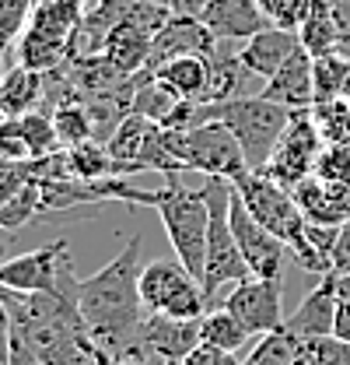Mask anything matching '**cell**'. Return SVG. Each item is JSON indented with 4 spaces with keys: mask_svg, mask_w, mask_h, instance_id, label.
<instances>
[{
    "mask_svg": "<svg viewBox=\"0 0 350 365\" xmlns=\"http://www.w3.org/2000/svg\"><path fill=\"white\" fill-rule=\"evenodd\" d=\"M140 235H133L123 253H116L102 271L78 284V309L109 365L123 359H144L140 323L147 309L140 302Z\"/></svg>",
    "mask_w": 350,
    "mask_h": 365,
    "instance_id": "1",
    "label": "cell"
},
{
    "mask_svg": "<svg viewBox=\"0 0 350 365\" xmlns=\"http://www.w3.org/2000/svg\"><path fill=\"white\" fill-rule=\"evenodd\" d=\"M231 186H235V193L242 197V204L249 207V215H253L266 232H273V235L295 253V260H298L305 271L319 274V277L329 274V260L312 246L305 215H302V207L295 204V197H291L287 186L273 182L266 173H256V169H249L245 176H238Z\"/></svg>",
    "mask_w": 350,
    "mask_h": 365,
    "instance_id": "2",
    "label": "cell"
},
{
    "mask_svg": "<svg viewBox=\"0 0 350 365\" xmlns=\"http://www.w3.org/2000/svg\"><path fill=\"white\" fill-rule=\"evenodd\" d=\"M151 207L158 211V218L165 225L175 260L200 281L203 264H207V225H211L203 186L189 190V186H182L175 173H165V182L158 190H151Z\"/></svg>",
    "mask_w": 350,
    "mask_h": 365,
    "instance_id": "3",
    "label": "cell"
},
{
    "mask_svg": "<svg viewBox=\"0 0 350 365\" xmlns=\"http://www.w3.org/2000/svg\"><path fill=\"white\" fill-rule=\"evenodd\" d=\"M85 11L88 0H36L28 29L18 43V63L49 74L74 60Z\"/></svg>",
    "mask_w": 350,
    "mask_h": 365,
    "instance_id": "4",
    "label": "cell"
},
{
    "mask_svg": "<svg viewBox=\"0 0 350 365\" xmlns=\"http://www.w3.org/2000/svg\"><path fill=\"white\" fill-rule=\"evenodd\" d=\"M207 106H211V120H221L235 134L249 169H256V173L270 162L277 140H280V134L287 130V123L295 116V109L277 106L266 95H238V98L207 102Z\"/></svg>",
    "mask_w": 350,
    "mask_h": 365,
    "instance_id": "5",
    "label": "cell"
},
{
    "mask_svg": "<svg viewBox=\"0 0 350 365\" xmlns=\"http://www.w3.org/2000/svg\"><path fill=\"white\" fill-rule=\"evenodd\" d=\"M203 193H207V211H211V225H207V264H203V277H200V288L214 309V299L224 284H238L249 274V264L242 260L238 253V239L231 232V218H228V204H231V180H218V176H207L203 182Z\"/></svg>",
    "mask_w": 350,
    "mask_h": 365,
    "instance_id": "6",
    "label": "cell"
},
{
    "mask_svg": "<svg viewBox=\"0 0 350 365\" xmlns=\"http://www.w3.org/2000/svg\"><path fill=\"white\" fill-rule=\"evenodd\" d=\"M67 239H53L32 253H18L0 260V288L7 292H53V295H74L78 299V277H74V260L67 253Z\"/></svg>",
    "mask_w": 350,
    "mask_h": 365,
    "instance_id": "7",
    "label": "cell"
},
{
    "mask_svg": "<svg viewBox=\"0 0 350 365\" xmlns=\"http://www.w3.org/2000/svg\"><path fill=\"white\" fill-rule=\"evenodd\" d=\"M140 302L147 313H165L175 319H200L211 302L200 281L179 260H151L140 271Z\"/></svg>",
    "mask_w": 350,
    "mask_h": 365,
    "instance_id": "8",
    "label": "cell"
},
{
    "mask_svg": "<svg viewBox=\"0 0 350 365\" xmlns=\"http://www.w3.org/2000/svg\"><path fill=\"white\" fill-rule=\"evenodd\" d=\"M179 151H182L186 169H196L203 176L235 182L238 176L249 173V162H245L238 140L221 120H207L193 130H179Z\"/></svg>",
    "mask_w": 350,
    "mask_h": 365,
    "instance_id": "9",
    "label": "cell"
},
{
    "mask_svg": "<svg viewBox=\"0 0 350 365\" xmlns=\"http://www.w3.org/2000/svg\"><path fill=\"white\" fill-rule=\"evenodd\" d=\"M322 148H326V140H322L315 120H312V109H302V113L291 116L287 130L280 134L270 162L262 165L260 173H266L273 182H280V186L291 190V186H298L302 180L315 176V162H319Z\"/></svg>",
    "mask_w": 350,
    "mask_h": 365,
    "instance_id": "10",
    "label": "cell"
},
{
    "mask_svg": "<svg viewBox=\"0 0 350 365\" xmlns=\"http://www.w3.org/2000/svg\"><path fill=\"white\" fill-rule=\"evenodd\" d=\"M221 306L253 337L273 334L287 319V313H284V277H245L224 295Z\"/></svg>",
    "mask_w": 350,
    "mask_h": 365,
    "instance_id": "11",
    "label": "cell"
},
{
    "mask_svg": "<svg viewBox=\"0 0 350 365\" xmlns=\"http://www.w3.org/2000/svg\"><path fill=\"white\" fill-rule=\"evenodd\" d=\"M228 218H231V232H235V239H238V253H242V260L249 264V274H253V277H284L287 253H291V250L249 215V207L242 204V197L235 193V186H231Z\"/></svg>",
    "mask_w": 350,
    "mask_h": 365,
    "instance_id": "12",
    "label": "cell"
},
{
    "mask_svg": "<svg viewBox=\"0 0 350 365\" xmlns=\"http://www.w3.org/2000/svg\"><path fill=\"white\" fill-rule=\"evenodd\" d=\"M200 344V319H175L165 313H144L140 355L147 362H182Z\"/></svg>",
    "mask_w": 350,
    "mask_h": 365,
    "instance_id": "13",
    "label": "cell"
},
{
    "mask_svg": "<svg viewBox=\"0 0 350 365\" xmlns=\"http://www.w3.org/2000/svg\"><path fill=\"white\" fill-rule=\"evenodd\" d=\"M218 46V39L211 36V29L196 18V14H182L172 11V18L158 29L154 43H151V60L144 71H158L161 63H169L175 56H189V53H211Z\"/></svg>",
    "mask_w": 350,
    "mask_h": 365,
    "instance_id": "14",
    "label": "cell"
},
{
    "mask_svg": "<svg viewBox=\"0 0 350 365\" xmlns=\"http://www.w3.org/2000/svg\"><path fill=\"white\" fill-rule=\"evenodd\" d=\"M196 18L211 29L218 43H245L256 32L270 29V21L260 11V0H203Z\"/></svg>",
    "mask_w": 350,
    "mask_h": 365,
    "instance_id": "15",
    "label": "cell"
},
{
    "mask_svg": "<svg viewBox=\"0 0 350 365\" xmlns=\"http://www.w3.org/2000/svg\"><path fill=\"white\" fill-rule=\"evenodd\" d=\"M260 95H266L270 102L277 106H287L295 113L312 109L315 106V85H312V53L305 46H298L280 67L273 78H266Z\"/></svg>",
    "mask_w": 350,
    "mask_h": 365,
    "instance_id": "16",
    "label": "cell"
},
{
    "mask_svg": "<svg viewBox=\"0 0 350 365\" xmlns=\"http://www.w3.org/2000/svg\"><path fill=\"white\" fill-rule=\"evenodd\" d=\"M291 197L302 207L308 225L340 228L344 222H350V186H333L319 176H308L298 186H291Z\"/></svg>",
    "mask_w": 350,
    "mask_h": 365,
    "instance_id": "17",
    "label": "cell"
},
{
    "mask_svg": "<svg viewBox=\"0 0 350 365\" xmlns=\"http://www.w3.org/2000/svg\"><path fill=\"white\" fill-rule=\"evenodd\" d=\"M336 306H340L336 288H333L329 274H322V281H319L305 299L298 302V309L287 313L284 330H291V334L302 337V341L329 337V334H333V323H336Z\"/></svg>",
    "mask_w": 350,
    "mask_h": 365,
    "instance_id": "18",
    "label": "cell"
},
{
    "mask_svg": "<svg viewBox=\"0 0 350 365\" xmlns=\"http://www.w3.org/2000/svg\"><path fill=\"white\" fill-rule=\"evenodd\" d=\"M302 46L298 39V32H291V29H262L256 32L253 39H245V43L238 46V60H242V67L249 71V74H256V78H273L277 74V67L295 53Z\"/></svg>",
    "mask_w": 350,
    "mask_h": 365,
    "instance_id": "19",
    "label": "cell"
},
{
    "mask_svg": "<svg viewBox=\"0 0 350 365\" xmlns=\"http://www.w3.org/2000/svg\"><path fill=\"white\" fill-rule=\"evenodd\" d=\"M154 78L161 85H169L182 102H207V91H211V60H207V53L175 56V60L161 63L154 71Z\"/></svg>",
    "mask_w": 350,
    "mask_h": 365,
    "instance_id": "20",
    "label": "cell"
},
{
    "mask_svg": "<svg viewBox=\"0 0 350 365\" xmlns=\"http://www.w3.org/2000/svg\"><path fill=\"white\" fill-rule=\"evenodd\" d=\"M151 127H154L151 120H144V116H137V113H127V116L116 123V130L105 137V148H109V155H112L120 176H123V173H140L137 162H140V151H144V140L151 134Z\"/></svg>",
    "mask_w": 350,
    "mask_h": 365,
    "instance_id": "21",
    "label": "cell"
},
{
    "mask_svg": "<svg viewBox=\"0 0 350 365\" xmlns=\"http://www.w3.org/2000/svg\"><path fill=\"white\" fill-rule=\"evenodd\" d=\"M207 60H211V91H207V102H228V98L249 95V85L262 81V78L249 74V71L242 67L238 53L228 56V53H221L218 46H214V49L207 53Z\"/></svg>",
    "mask_w": 350,
    "mask_h": 365,
    "instance_id": "22",
    "label": "cell"
},
{
    "mask_svg": "<svg viewBox=\"0 0 350 365\" xmlns=\"http://www.w3.org/2000/svg\"><path fill=\"white\" fill-rule=\"evenodd\" d=\"M0 85H4V109L7 116H25L32 109H39L46 95V74L43 71H28V67H11L0 74Z\"/></svg>",
    "mask_w": 350,
    "mask_h": 365,
    "instance_id": "23",
    "label": "cell"
},
{
    "mask_svg": "<svg viewBox=\"0 0 350 365\" xmlns=\"http://www.w3.org/2000/svg\"><path fill=\"white\" fill-rule=\"evenodd\" d=\"M298 39L312 56H322V53H336L340 49V29H336V18H333V7L326 0H308V14L298 29Z\"/></svg>",
    "mask_w": 350,
    "mask_h": 365,
    "instance_id": "24",
    "label": "cell"
},
{
    "mask_svg": "<svg viewBox=\"0 0 350 365\" xmlns=\"http://www.w3.org/2000/svg\"><path fill=\"white\" fill-rule=\"evenodd\" d=\"M242 365H305V341L280 327L273 334H262Z\"/></svg>",
    "mask_w": 350,
    "mask_h": 365,
    "instance_id": "25",
    "label": "cell"
},
{
    "mask_svg": "<svg viewBox=\"0 0 350 365\" xmlns=\"http://www.w3.org/2000/svg\"><path fill=\"white\" fill-rule=\"evenodd\" d=\"M350 78V56L347 53H322L312 56V85H315V102H333L344 95V85Z\"/></svg>",
    "mask_w": 350,
    "mask_h": 365,
    "instance_id": "26",
    "label": "cell"
},
{
    "mask_svg": "<svg viewBox=\"0 0 350 365\" xmlns=\"http://www.w3.org/2000/svg\"><path fill=\"white\" fill-rule=\"evenodd\" d=\"M249 337H253V334L231 317L224 306H221V309H207V313L200 317V341H203V344H214V348H224V351H238Z\"/></svg>",
    "mask_w": 350,
    "mask_h": 365,
    "instance_id": "27",
    "label": "cell"
},
{
    "mask_svg": "<svg viewBox=\"0 0 350 365\" xmlns=\"http://www.w3.org/2000/svg\"><path fill=\"white\" fill-rule=\"evenodd\" d=\"M67 165L78 180H109V176H120L116 173V162L109 155V148L102 140H85V144H74L67 148Z\"/></svg>",
    "mask_w": 350,
    "mask_h": 365,
    "instance_id": "28",
    "label": "cell"
},
{
    "mask_svg": "<svg viewBox=\"0 0 350 365\" xmlns=\"http://www.w3.org/2000/svg\"><path fill=\"white\" fill-rule=\"evenodd\" d=\"M39 215H43V182H39V176H32L0 207V228L4 232H18V228H25L28 222H36Z\"/></svg>",
    "mask_w": 350,
    "mask_h": 365,
    "instance_id": "29",
    "label": "cell"
},
{
    "mask_svg": "<svg viewBox=\"0 0 350 365\" xmlns=\"http://www.w3.org/2000/svg\"><path fill=\"white\" fill-rule=\"evenodd\" d=\"M53 123H56L60 144H67V148L85 144V140H95V116H91L88 106H78V102H56Z\"/></svg>",
    "mask_w": 350,
    "mask_h": 365,
    "instance_id": "30",
    "label": "cell"
},
{
    "mask_svg": "<svg viewBox=\"0 0 350 365\" xmlns=\"http://www.w3.org/2000/svg\"><path fill=\"white\" fill-rule=\"evenodd\" d=\"M18 123H21V137H25V144H28V155H32V158H46V155L60 151V134H56L53 113L32 109V113L18 116Z\"/></svg>",
    "mask_w": 350,
    "mask_h": 365,
    "instance_id": "31",
    "label": "cell"
},
{
    "mask_svg": "<svg viewBox=\"0 0 350 365\" xmlns=\"http://www.w3.org/2000/svg\"><path fill=\"white\" fill-rule=\"evenodd\" d=\"M312 120L326 144H350V102L340 95L333 102H315Z\"/></svg>",
    "mask_w": 350,
    "mask_h": 365,
    "instance_id": "32",
    "label": "cell"
},
{
    "mask_svg": "<svg viewBox=\"0 0 350 365\" xmlns=\"http://www.w3.org/2000/svg\"><path fill=\"white\" fill-rule=\"evenodd\" d=\"M36 0H0V74H4V60L14 46L21 43L28 18H32Z\"/></svg>",
    "mask_w": 350,
    "mask_h": 365,
    "instance_id": "33",
    "label": "cell"
},
{
    "mask_svg": "<svg viewBox=\"0 0 350 365\" xmlns=\"http://www.w3.org/2000/svg\"><path fill=\"white\" fill-rule=\"evenodd\" d=\"M315 176L333 186H350V144H326L315 162Z\"/></svg>",
    "mask_w": 350,
    "mask_h": 365,
    "instance_id": "34",
    "label": "cell"
},
{
    "mask_svg": "<svg viewBox=\"0 0 350 365\" xmlns=\"http://www.w3.org/2000/svg\"><path fill=\"white\" fill-rule=\"evenodd\" d=\"M260 11L273 29H291V32H298L308 14V0H260Z\"/></svg>",
    "mask_w": 350,
    "mask_h": 365,
    "instance_id": "35",
    "label": "cell"
},
{
    "mask_svg": "<svg viewBox=\"0 0 350 365\" xmlns=\"http://www.w3.org/2000/svg\"><path fill=\"white\" fill-rule=\"evenodd\" d=\"M305 362L308 365H350V341H340L333 334L305 341Z\"/></svg>",
    "mask_w": 350,
    "mask_h": 365,
    "instance_id": "36",
    "label": "cell"
},
{
    "mask_svg": "<svg viewBox=\"0 0 350 365\" xmlns=\"http://www.w3.org/2000/svg\"><path fill=\"white\" fill-rule=\"evenodd\" d=\"M0 162H32L18 116H0Z\"/></svg>",
    "mask_w": 350,
    "mask_h": 365,
    "instance_id": "37",
    "label": "cell"
},
{
    "mask_svg": "<svg viewBox=\"0 0 350 365\" xmlns=\"http://www.w3.org/2000/svg\"><path fill=\"white\" fill-rule=\"evenodd\" d=\"M36 176V169H32V162H4L0 165V207L25 186V182Z\"/></svg>",
    "mask_w": 350,
    "mask_h": 365,
    "instance_id": "38",
    "label": "cell"
},
{
    "mask_svg": "<svg viewBox=\"0 0 350 365\" xmlns=\"http://www.w3.org/2000/svg\"><path fill=\"white\" fill-rule=\"evenodd\" d=\"M179 365H242V362H238L235 351H224V348H214V344H203L200 341Z\"/></svg>",
    "mask_w": 350,
    "mask_h": 365,
    "instance_id": "39",
    "label": "cell"
},
{
    "mask_svg": "<svg viewBox=\"0 0 350 365\" xmlns=\"http://www.w3.org/2000/svg\"><path fill=\"white\" fill-rule=\"evenodd\" d=\"M329 271L333 274L350 271V222H344L340 232H336V242H333V250H329Z\"/></svg>",
    "mask_w": 350,
    "mask_h": 365,
    "instance_id": "40",
    "label": "cell"
},
{
    "mask_svg": "<svg viewBox=\"0 0 350 365\" xmlns=\"http://www.w3.org/2000/svg\"><path fill=\"white\" fill-rule=\"evenodd\" d=\"M333 7V18H336V29H340V53L350 56V0H326Z\"/></svg>",
    "mask_w": 350,
    "mask_h": 365,
    "instance_id": "41",
    "label": "cell"
},
{
    "mask_svg": "<svg viewBox=\"0 0 350 365\" xmlns=\"http://www.w3.org/2000/svg\"><path fill=\"white\" fill-rule=\"evenodd\" d=\"M11 334H14V319H11V309L0 295V365L11 362Z\"/></svg>",
    "mask_w": 350,
    "mask_h": 365,
    "instance_id": "42",
    "label": "cell"
},
{
    "mask_svg": "<svg viewBox=\"0 0 350 365\" xmlns=\"http://www.w3.org/2000/svg\"><path fill=\"white\" fill-rule=\"evenodd\" d=\"M120 4H165L182 14H200V7H203V0H120Z\"/></svg>",
    "mask_w": 350,
    "mask_h": 365,
    "instance_id": "43",
    "label": "cell"
},
{
    "mask_svg": "<svg viewBox=\"0 0 350 365\" xmlns=\"http://www.w3.org/2000/svg\"><path fill=\"white\" fill-rule=\"evenodd\" d=\"M333 337H340V341H350V302H340V306H336V323H333Z\"/></svg>",
    "mask_w": 350,
    "mask_h": 365,
    "instance_id": "44",
    "label": "cell"
},
{
    "mask_svg": "<svg viewBox=\"0 0 350 365\" xmlns=\"http://www.w3.org/2000/svg\"><path fill=\"white\" fill-rule=\"evenodd\" d=\"M329 281H333V288H336V299H340V302H350V271L347 274L329 271Z\"/></svg>",
    "mask_w": 350,
    "mask_h": 365,
    "instance_id": "45",
    "label": "cell"
},
{
    "mask_svg": "<svg viewBox=\"0 0 350 365\" xmlns=\"http://www.w3.org/2000/svg\"><path fill=\"white\" fill-rule=\"evenodd\" d=\"M112 365H151L147 359H123V362H112Z\"/></svg>",
    "mask_w": 350,
    "mask_h": 365,
    "instance_id": "46",
    "label": "cell"
},
{
    "mask_svg": "<svg viewBox=\"0 0 350 365\" xmlns=\"http://www.w3.org/2000/svg\"><path fill=\"white\" fill-rule=\"evenodd\" d=\"M0 260H7V239H4V228H0Z\"/></svg>",
    "mask_w": 350,
    "mask_h": 365,
    "instance_id": "47",
    "label": "cell"
},
{
    "mask_svg": "<svg viewBox=\"0 0 350 365\" xmlns=\"http://www.w3.org/2000/svg\"><path fill=\"white\" fill-rule=\"evenodd\" d=\"M0 116H7V109H4V85H0Z\"/></svg>",
    "mask_w": 350,
    "mask_h": 365,
    "instance_id": "48",
    "label": "cell"
},
{
    "mask_svg": "<svg viewBox=\"0 0 350 365\" xmlns=\"http://www.w3.org/2000/svg\"><path fill=\"white\" fill-rule=\"evenodd\" d=\"M344 98L350 102V78H347V85H344Z\"/></svg>",
    "mask_w": 350,
    "mask_h": 365,
    "instance_id": "49",
    "label": "cell"
},
{
    "mask_svg": "<svg viewBox=\"0 0 350 365\" xmlns=\"http://www.w3.org/2000/svg\"><path fill=\"white\" fill-rule=\"evenodd\" d=\"M0 165H4V162H0Z\"/></svg>",
    "mask_w": 350,
    "mask_h": 365,
    "instance_id": "50",
    "label": "cell"
},
{
    "mask_svg": "<svg viewBox=\"0 0 350 365\" xmlns=\"http://www.w3.org/2000/svg\"><path fill=\"white\" fill-rule=\"evenodd\" d=\"M305 365H308V362H305Z\"/></svg>",
    "mask_w": 350,
    "mask_h": 365,
    "instance_id": "51",
    "label": "cell"
}]
</instances>
